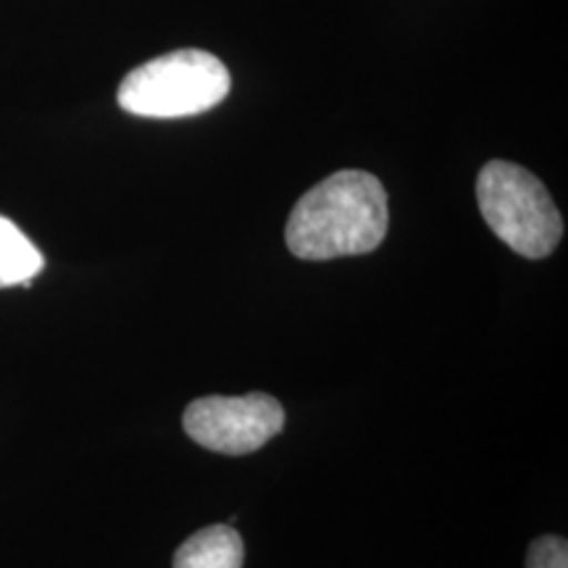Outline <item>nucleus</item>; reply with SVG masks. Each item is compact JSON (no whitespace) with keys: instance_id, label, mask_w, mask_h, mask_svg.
<instances>
[{"instance_id":"obj_1","label":"nucleus","mask_w":568,"mask_h":568,"mask_svg":"<svg viewBox=\"0 0 568 568\" xmlns=\"http://www.w3.org/2000/svg\"><path fill=\"white\" fill-rule=\"evenodd\" d=\"M389 224L385 184L374 174L345 169L311 187L290 213V253L303 261H332L372 253Z\"/></svg>"},{"instance_id":"obj_2","label":"nucleus","mask_w":568,"mask_h":568,"mask_svg":"<svg viewBox=\"0 0 568 568\" xmlns=\"http://www.w3.org/2000/svg\"><path fill=\"white\" fill-rule=\"evenodd\" d=\"M232 77L222 59L184 48L132 69L119 84L116 101L142 119H184L211 111L230 95Z\"/></svg>"},{"instance_id":"obj_3","label":"nucleus","mask_w":568,"mask_h":568,"mask_svg":"<svg viewBox=\"0 0 568 568\" xmlns=\"http://www.w3.org/2000/svg\"><path fill=\"white\" fill-rule=\"evenodd\" d=\"M477 201L495 237L524 258H548L564 237V219L542 182L510 161H489L479 172Z\"/></svg>"},{"instance_id":"obj_4","label":"nucleus","mask_w":568,"mask_h":568,"mask_svg":"<svg viewBox=\"0 0 568 568\" xmlns=\"http://www.w3.org/2000/svg\"><path fill=\"white\" fill-rule=\"evenodd\" d=\"M184 432L205 450L247 456L284 429V408L272 395H211L184 410Z\"/></svg>"},{"instance_id":"obj_5","label":"nucleus","mask_w":568,"mask_h":568,"mask_svg":"<svg viewBox=\"0 0 568 568\" xmlns=\"http://www.w3.org/2000/svg\"><path fill=\"white\" fill-rule=\"evenodd\" d=\"M243 537L230 524L195 531L174 552V568H243Z\"/></svg>"},{"instance_id":"obj_6","label":"nucleus","mask_w":568,"mask_h":568,"mask_svg":"<svg viewBox=\"0 0 568 568\" xmlns=\"http://www.w3.org/2000/svg\"><path fill=\"white\" fill-rule=\"evenodd\" d=\"M42 266H45V258L32 245V240L11 219L0 216V290L17 287V284L30 287Z\"/></svg>"},{"instance_id":"obj_7","label":"nucleus","mask_w":568,"mask_h":568,"mask_svg":"<svg viewBox=\"0 0 568 568\" xmlns=\"http://www.w3.org/2000/svg\"><path fill=\"white\" fill-rule=\"evenodd\" d=\"M527 568H568V545L564 537L545 535L529 545Z\"/></svg>"}]
</instances>
